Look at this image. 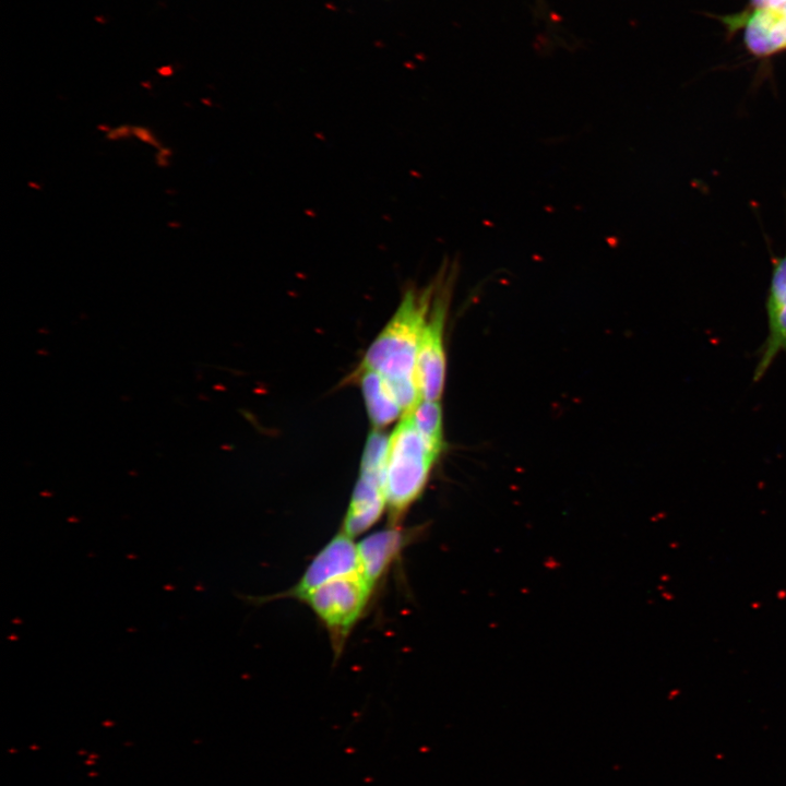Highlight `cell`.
Segmentation results:
<instances>
[{
  "instance_id": "1",
  "label": "cell",
  "mask_w": 786,
  "mask_h": 786,
  "mask_svg": "<svg viewBox=\"0 0 786 786\" xmlns=\"http://www.w3.org/2000/svg\"><path fill=\"white\" fill-rule=\"evenodd\" d=\"M433 290L430 285L420 290L410 288L404 294L397 310L369 346L358 368L380 373L404 412L420 401L416 359Z\"/></svg>"
},
{
  "instance_id": "2",
  "label": "cell",
  "mask_w": 786,
  "mask_h": 786,
  "mask_svg": "<svg viewBox=\"0 0 786 786\" xmlns=\"http://www.w3.org/2000/svg\"><path fill=\"white\" fill-rule=\"evenodd\" d=\"M438 457L419 433L412 414L404 413L389 438L386 452L385 495L390 525L398 526L419 498Z\"/></svg>"
},
{
  "instance_id": "3",
  "label": "cell",
  "mask_w": 786,
  "mask_h": 786,
  "mask_svg": "<svg viewBox=\"0 0 786 786\" xmlns=\"http://www.w3.org/2000/svg\"><path fill=\"white\" fill-rule=\"evenodd\" d=\"M373 590L361 572H355L327 582L300 599L329 632L335 656L342 652Z\"/></svg>"
},
{
  "instance_id": "4",
  "label": "cell",
  "mask_w": 786,
  "mask_h": 786,
  "mask_svg": "<svg viewBox=\"0 0 786 786\" xmlns=\"http://www.w3.org/2000/svg\"><path fill=\"white\" fill-rule=\"evenodd\" d=\"M389 438L378 429L368 436L360 475L354 488L341 532L356 537L376 524L386 507L385 465Z\"/></svg>"
},
{
  "instance_id": "5",
  "label": "cell",
  "mask_w": 786,
  "mask_h": 786,
  "mask_svg": "<svg viewBox=\"0 0 786 786\" xmlns=\"http://www.w3.org/2000/svg\"><path fill=\"white\" fill-rule=\"evenodd\" d=\"M449 295L444 288L433 296L416 359V382L421 400L439 401L445 380L444 326Z\"/></svg>"
},
{
  "instance_id": "6",
  "label": "cell",
  "mask_w": 786,
  "mask_h": 786,
  "mask_svg": "<svg viewBox=\"0 0 786 786\" xmlns=\"http://www.w3.org/2000/svg\"><path fill=\"white\" fill-rule=\"evenodd\" d=\"M765 312L767 335L757 354L753 382L765 376L781 353L786 354V250L783 255H772Z\"/></svg>"
},
{
  "instance_id": "7",
  "label": "cell",
  "mask_w": 786,
  "mask_h": 786,
  "mask_svg": "<svg viewBox=\"0 0 786 786\" xmlns=\"http://www.w3.org/2000/svg\"><path fill=\"white\" fill-rule=\"evenodd\" d=\"M355 572H360L357 544L340 532L314 556L286 596L300 600L317 587Z\"/></svg>"
},
{
  "instance_id": "8",
  "label": "cell",
  "mask_w": 786,
  "mask_h": 786,
  "mask_svg": "<svg viewBox=\"0 0 786 786\" xmlns=\"http://www.w3.org/2000/svg\"><path fill=\"white\" fill-rule=\"evenodd\" d=\"M407 541L406 534L398 526L371 533L357 544L360 572L374 588L391 568Z\"/></svg>"
},
{
  "instance_id": "9",
  "label": "cell",
  "mask_w": 786,
  "mask_h": 786,
  "mask_svg": "<svg viewBox=\"0 0 786 786\" xmlns=\"http://www.w3.org/2000/svg\"><path fill=\"white\" fill-rule=\"evenodd\" d=\"M745 43L760 58L786 49V14L781 8L753 9L745 20Z\"/></svg>"
},
{
  "instance_id": "10",
  "label": "cell",
  "mask_w": 786,
  "mask_h": 786,
  "mask_svg": "<svg viewBox=\"0 0 786 786\" xmlns=\"http://www.w3.org/2000/svg\"><path fill=\"white\" fill-rule=\"evenodd\" d=\"M368 416L380 429L394 421L403 412L384 378L370 369H357Z\"/></svg>"
},
{
  "instance_id": "11",
  "label": "cell",
  "mask_w": 786,
  "mask_h": 786,
  "mask_svg": "<svg viewBox=\"0 0 786 786\" xmlns=\"http://www.w3.org/2000/svg\"><path fill=\"white\" fill-rule=\"evenodd\" d=\"M419 433L438 455L444 450L442 408L439 401L420 400L408 410Z\"/></svg>"
},
{
  "instance_id": "12",
  "label": "cell",
  "mask_w": 786,
  "mask_h": 786,
  "mask_svg": "<svg viewBox=\"0 0 786 786\" xmlns=\"http://www.w3.org/2000/svg\"><path fill=\"white\" fill-rule=\"evenodd\" d=\"M786 0H751L753 9L781 8Z\"/></svg>"
},
{
  "instance_id": "13",
  "label": "cell",
  "mask_w": 786,
  "mask_h": 786,
  "mask_svg": "<svg viewBox=\"0 0 786 786\" xmlns=\"http://www.w3.org/2000/svg\"><path fill=\"white\" fill-rule=\"evenodd\" d=\"M781 9H782L783 12L786 14V3H785L783 7H781Z\"/></svg>"
}]
</instances>
